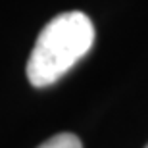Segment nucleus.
<instances>
[{
	"instance_id": "nucleus-1",
	"label": "nucleus",
	"mask_w": 148,
	"mask_h": 148,
	"mask_svg": "<svg viewBox=\"0 0 148 148\" xmlns=\"http://www.w3.org/2000/svg\"><path fill=\"white\" fill-rule=\"evenodd\" d=\"M94 44V25L83 12L56 16L40 31L27 62L33 87H48L64 77Z\"/></svg>"
},
{
	"instance_id": "nucleus-2",
	"label": "nucleus",
	"mask_w": 148,
	"mask_h": 148,
	"mask_svg": "<svg viewBox=\"0 0 148 148\" xmlns=\"http://www.w3.org/2000/svg\"><path fill=\"white\" fill-rule=\"evenodd\" d=\"M38 148H83V146L79 137H75L73 133H60V135L48 138L46 143H42Z\"/></svg>"
},
{
	"instance_id": "nucleus-3",
	"label": "nucleus",
	"mask_w": 148,
	"mask_h": 148,
	"mask_svg": "<svg viewBox=\"0 0 148 148\" xmlns=\"http://www.w3.org/2000/svg\"><path fill=\"white\" fill-rule=\"evenodd\" d=\"M146 148H148V146H146Z\"/></svg>"
}]
</instances>
